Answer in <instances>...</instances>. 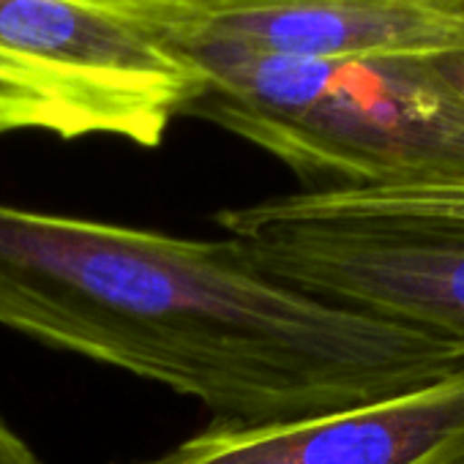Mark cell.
<instances>
[{"instance_id":"1","label":"cell","mask_w":464,"mask_h":464,"mask_svg":"<svg viewBox=\"0 0 464 464\" xmlns=\"http://www.w3.org/2000/svg\"><path fill=\"white\" fill-rule=\"evenodd\" d=\"M0 325L159 382L213 423H271L464 369V342L347 312L232 241L0 202Z\"/></svg>"},{"instance_id":"2","label":"cell","mask_w":464,"mask_h":464,"mask_svg":"<svg viewBox=\"0 0 464 464\" xmlns=\"http://www.w3.org/2000/svg\"><path fill=\"white\" fill-rule=\"evenodd\" d=\"M178 53L199 77L183 115L271 153L304 180V191L464 180V99L429 58H293L246 47Z\"/></svg>"},{"instance_id":"3","label":"cell","mask_w":464,"mask_h":464,"mask_svg":"<svg viewBox=\"0 0 464 464\" xmlns=\"http://www.w3.org/2000/svg\"><path fill=\"white\" fill-rule=\"evenodd\" d=\"M199 91L153 28L80 0H0V137H115L159 148Z\"/></svg>"},{"instance_id":"4","label":"cell","mask_w":464,"mask_h":464,"mask_svg":"<svg viewBox=\"0 0 464 464\" xmlns=\"http://www.w3.org/2000/svg\"><path fill=\"white\" fill-rule=\"evenodd\" d=\"M216 221L295 293L464 342V232L336 213L309 191L227 208Z\"/></svg>"},{"instance_id":"5","label":"cell","mask_w":464,"mask_h":464,"mask_svg":"<svg viewBox=\"0 0 464 464\" xmlns=\"http://www.w3.org/2000/svg\"><path fill=\"white\" fill-rule=\"evenodd\" d=\"M123 464H464V369L320 415L210 423L167 453Z\"/></svg>"},{"instance_id":"6","label":"cell","mask_w":464,"mask_h":464,"mask_svg":"<svg viewBox=\"0 0 464 464\" xmlns=\"http://www.w3.org/2000/svg\"><path fill=\"white\" fill-rule=\"evenodd\" d=\"M164 42L293 58H437L464 53V0H194Z\"/></svg>"},{"instance_id":"7","label":"cell","mask_w":464,"mask_h":464,"mask_svg":"<svg viewBox=\"0 0 464 464\" xmlns=\"http://www.w3.org/2000/svg\"><path fill=\"white\" fill-rule=\"evenodd\" d=\"M309 194L323 208L347 216H366V218L401 221L412 227L464 232V180L363 188V191H309Z\"/></svg>"},{"instance_id":"8","label":"cell","mask_w":464,"mask_h":464,"mask_svg":"<svg viewBox=\"0 0 464 464\" xmlns=\"http://www.w3.org/2000/svg\"><path fill=\"white\" fill-rule=\"evenodd\" d=\"M88 6H99L115 14H126L148 28H153L161 39L183 25L194 0H80Z\"/></svg>"},{"instance_id":"9","label":"cell","mask_w":464,"mask_h":464,"mask_svg":"<svg viewBox=\"0 0 464 464\" xmlns=\"http://www.w3.org/2000/svg\"><path fill=\"white\" fill-rule=\"evenodd\" d=\"M0 464H44L4 418H0Z\"/></svg>"},{"instance_id":"10","label":"cell","mask_w":464,"mask_h":464,"mask_svg":"<svg viewBox=\"0 0 464 464\" xmlns=\"http://www.w3.org/2000/svg\"><path fill=\"white\" fill-rule=\"evenodd\" d=\"M429 63L437 69V74L464 99V53H453V55H437L429 58Z\"/></svg>"}]
</instances>
